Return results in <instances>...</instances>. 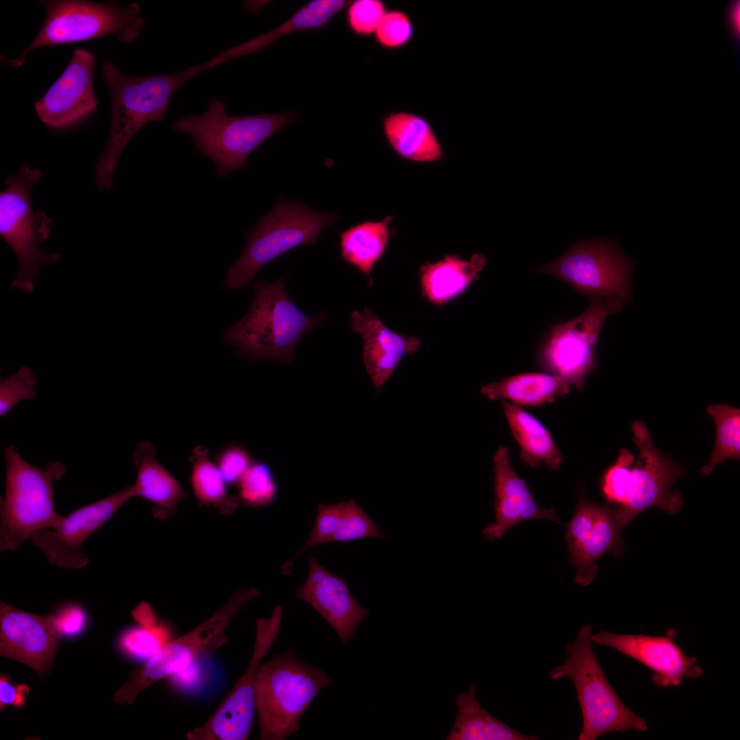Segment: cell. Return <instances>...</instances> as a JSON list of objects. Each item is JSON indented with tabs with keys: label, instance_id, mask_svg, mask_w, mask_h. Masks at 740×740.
Instances as JSON below:
<instances>
[{
	"label": "cell",
	"instance_id": "6da1fadb",
	"mask_svg": "<svg viewBox=\"0 0 740 740\" xmlns=\"http://www.w3.org/2000/svg\"><path fill=\"white\" fill-rule=\"evenodd\" d=\"M230 60L223 51L208 61L171 74L131 75L112 63L102 64L103 79L112 103V121L106 147L96 165L99 190L109 191L112 177L127 143L143 127L164 119L171 97L185 83L199 73Z\"/></svg>",
	"mask_w": 740,
	"mask_h": 740
},
{
	"label": "cell",
	"instance_id": "7a4b0ae2",
	"mask_svg": "<svg viewBox=\"0 0 740 740\" xmlns=\"http://www.w3.org/2000/svg\"><path fill=\"white\" fill-rule=\"evenodd\" d=\"M254 287L251 308L225 329L223 343L236 346V354L251 362L271 359L293 363L299 342L319 327L324 317H311L299 309L286 292L284 276L273 282L257 280Z\"/></svg>",
	"mask_w": 740,
	"mask_h": 740
},
{
	"label": "cell",
	"instance_id": "3957f363",
	"mask_svg": "<svg viewBox=\"0 0 740 740\" xmlns=\"http://www.w3.org/2000/svg\"><path fill=\"white\" fill-rule=\"evenodd\" d=\"M5 493L1 500L0 550L15 551L38 531L54 528L64 516L55 508L53 484L66 469L58 461L44 468L25 460L11 445L4 450Z\"/></svg>",
	"mask_w": 740,
	"mask_h": 740
},
{
	"label": "cell",
	"instance_id": "277c9868",
	"mask_svg": "<svg viewBox=\"0 0 740 740\" xmlns=\"http://www.w3.org/2000/svg\"><path fill=\"white\" fill-rule=\"evenodd\" d=\"M295 121L293 112L232 116L227 114L223 101L212 100L205 112L180 117L172 127L190 136L195 150L210 158L217 175L224 177L244 169L247 158L258 146Z\"/></svg>",
	"mask_w": 740,
	"mask_h": 740
},
{
	"label": "cell",
	"instance_id": "5b68a950",
	"mask_svg": "<svg viewBox=\"0 0 740 740\" xmlns=\"http://www.w3.org/2000/svg\"><path fill=\"white\" fill-rule=\"evenodd\" d=\"M334 682L293 650L274 654L259 667L256 710L260 740H285L299 730V721L318 693Z\"/></svg>",
	"mask_w": 740,
	"mask_h": 740
},
{
	"label": "cell",
	"instance_id": "8992f818",
	"mask_svg": "<svg viewBox=\"0 0 740 740\" xmlns=\"http://www.w3.org/2000/svg\"><path fill=\"white\" fill-rule=\"evenodd\" d=\"M592 629L584 624L573 643H567L565 662L550 672L552 680H571L582 715L579 740H595L613 732L648 730L645 719L622 702L607 680L593 650Z\"/></svg>",
	"mask_w": 740,
	"mask_h": 740
},
{
	"label": "cell",
	"instance_id": "52a82bcc",
	"mask_svg": "<svg viewBox=\"0 0 740 740\" xmlns=\"http://www.w3.org/2000/svg\"><path fill=\"white\" fill-rule=\"evenodd\" d=\"M338 218L336 213L317 212L298 201L280 199L245 233L247 245L227 271L223 287L248 288L260 268L299 246L315 244L321 232Z\"/></svg>",
	"mask_w": 740,
	"mask_h": 740
},
{
	"label": "cell",
	"instance_id": "ba28073f",
	"mask_svg": "<svg viewBox=\"0 0 740 740\" xmlns=\"http://www.w3.org/2000/svg\"><path fill=\"white\" fill-rule=\"evenodd\" d=\"M47 16L37 35L14 58H1L10 65L21 67L27 56L39 47L78 42L115 35L130 44L140 36L144 25L141 7L130 3L125 7L116 2L83 0H42Z\"/></svg>",
	"mask_w": 740,
	"mask_h": 740
},
{
	"label": "cell",
	"instance_id": "9c48e42d",
	"mask_svg": "<svg viewBox=\"0 0 740 740\" xmlns=\"http://www.w3.org/2000/svg\"><path fill=\"white\" fill-rule=\"evenodd\" d=\"M259 595L255 587L236 591L227 602L206 620L180 637L171 640L132 673L114 694L118 704H132L155 682L208 659L227 643L226 632L234 617Z\"/></svg>",
	"mask_w": 740,
	"mask_h": 740
},
{
	"label": "cell",
	"instance_id": "30bf717a",
	"mask_svg": "<svg viewBox=\"0 0 740 740\" xmlns=\"http://www.w3.org/2000/svg\"><path fill=\"white\" fill-rule=\"evenodd\" d=\"M41 173L28 164H23L5 180V188L0 194V234L16 253L19 267L10 287L31 293L34 281L40 266L53 264L61 258L58 253L41 251L38 243L50 232L49 219L41 212H34L31 192Z\"/></svg>",
	"mask_w": 740,
	"mask_h": 740
},
{
	"label": "cell",
	"instance_id": "8fae6325",
	"mask_svg": "<svg viewBox=\"0 0 740 740\" xmlns=\"http://www.w3.org/2000/svg\"><path fill=\"white\" fill-rule=\"evenodd\" d=\"M633 263L614 241L592 239L576 243L555 261L535 271L554 275L578 292L627 304L632 300Z\"/></svg>",
	"mask_w": 740,
	"mask_h": 740
},
{
	"label": "cell",
	"instance_id": "7c38bea8",
	"mask_svg": "<svg viewBox=\"0 0 740 740\" xmlns=\"http://www.w3.org/2000/svg\"><path fill=\"white\" fill-rule=\"evenodd\" d=\"M283 608L277 605L271 616L256 620V639L249 665L221 704L199 726L186 733L188 740H246L256 711V682L260 663L280 632Z\"/></svg>",
	"mask_w": 740,
	"mask_h": 740
},
{
	"label": "cell",
	"instance_id": "4fadbf2b",
	"mask_svg": "<svg viewBox=\"0 0 740 740\" xmlns=\"http://www.w3.org/2000/svg\"><path fill=\"white\" fill-rule=\"evenodd\" d=\"M631 429L639 456L630 469L626 504L616 508L623 528L637 515L651 507L657 506L669 514L678 513L683 506L681 493L678 491L671 492V489L687 472L684 466L654 446L643 421H634Z\"/></svg>",
	"mask_w": 740,
	"mask_h": 740
},
{
	"label": "cell",
	"instance_id": "5bb4252c",
	"mask_svg": "<svg viewBox=\"0 0 740 740\" xmlns=\"http://www.w3.org/2000/svg\"><path fill=\"white\" fill-rule=\"evenodd\" d=\"M622 306L615 300L591 297L589 307L578 317L553 325L541 353L543 367L582 391L586 376L597 367L595 347L602 327Z\"/></svg>",
	"mask_w": 740,
	"mask_h": 740
},
{
	"label": "cell",
	"instance_id": "9a60e30c",
	"mask_svg": "<svg viewBox=\"0 0 740 740\" xmlns=\"http://www.w3.org/2000/svg\"><path fill=\"white\" fill-rule=\"evenodd\" d=\"M622 528L616 508L592 502L584 495L579 497L565 536L577 583L588 586L592 582L598 571L595 562L602 556L624 554Z\"/></svg>",
	"mask_w": 740,
	"mask_h": 740
},
{
	"label": "cell",
	"instance_id": "2e32d148",
	"mask_svg": "<svg viewBox=\"0 0 740 740\" xmlns=\"http://www.w3.org/2000/svg\"><path fill=\"white\" fill-rule=\"evenodd\" d=\"M133 497L132 486L129 485L72 511L64 516L57 527L38 531L33 536L32 542L42 550L51 564L62 569L84 568L89 562L88 556L82 551L85 541Z\"/></svg>",
	"mask_w": 740,
	"mask_h": 740
},
{
	"label": "cell",
	"instance_id": "e0dca14e",
	"mask_svg": "<svg viewBox=\"0 0 740 740\" xmlns=\"http://www.w3.org/2000/svg\"><path fill=\"white\" fill-rule=\"evenodd\" d=\"M676 632L664 636L615 634L602 630L591 635L593 643L610 647L650 669L652 680L661 687L679 686L685 678H698L704 670L695 657L687 656L674 642Z\"/></svg>",
	"mask_w": 740,
	"mask_h": 740
},
{
	"label": "cell",
	"instance_id": "ac0fdd59",
	"mask_svg": "<svg viewBox=\"0 0 740 740\" xmlns=\"http://www.w3.org/2000/svg\"><path fill=\"white\" fill-rule=\"evenodd\" d=\"M95 58L77 48L60 76L34 104L40 120L47 126L63 128L92 113L98 101L93 89Z\"/></svg>",
	"mask_w": 740,
	"mask_h": 740
},
{
	"label": "cell",
	"instance_id": "d6986e66",
	"mask_svg": "<svg viewBox=\"0 0 740 740\" xmlns=\"http://www.w3.org/2000/svg\"><path fill=\"white\" fill-rule=\"evenodd\" d=\"M62 638L49 614H34L0 602L1 656L42 676L53 666Z\"/></svg>",
	"mask_w": 740,
	"mask_h": 740
},
{
	"label": "cell",
	"instance_id": "ffe728a7",
	"mask_svg": "<svg viewBox=\"0 0 740 740\" xmlns=\"http://www.w3.org/2000/svg\"><path fill=\"white\" fill-rule=\"evenodd\" d=\"M308 562V577L296 595L318 612L345 645L355 638L358 625L369 611L357 602L343 578L328 571L311 555Z\"/></svg>",
	"mask_w": 740,
	"mask_h": 740
},
{
	"label": "cell",
	"instance_id": "44dd1931",
	"mask_svg": "<svg viewBox=\"0 0 740 740\" xmlns=\"http://www.w3.org/2000/svg\"><path fill=\"white\" fill-rule=\"evenodd\" d=\"M493 462L495 520L483 530L485 539H500L510 528L530 519L560 523L554 509L543 508L534 499L526 482L513 469L507 447L500 446Z\"/></svg>",
	"mask_w": 740,
	"mask_h": 740
},
{
	"label": "cell",
	"instance_id": "7402d4cb",
	"mask_svg": "<svg viewBox=\"0 0 740 740\" xmlns=\"http://www.w3.org/2000/svg\"><path fill=\"white\" fill-rule=\"evenodd\" d=\"M350 327L362 337L365 366L376 391L386 384L402 358L420 347L417 337L393 331L368 307L352 312Z\"/></svg>",
	"mask_w": 740,
	"mask_h": 740
},
{
	"label": "cell",
	"instance_id": "603a6c76",
	"mask_svg": "<svg viewBox=\"0 0 740 740\" xmlns=\"http://www.w3.org/2000/svg\"><path fill=\"white\" fill-rule=\"evenodd\" d=\"M132 462L137 476L132 490L153 504L152 515L160 520L173 515L179 504L188 497L175 477L156 458L154 445L147 440L139 442L134 449Z\"/></svg>",
	"mask_w": 740,
	"mask_h": 740
},
{
	"label": "cell",
	"instance_id": "cb8c5ba5",
	"mask_svg": "<svg viewBox=\"0 0 740 740\" xmlns=\"http://www.w3.org/2000/svg\"><path fill=\"white\" fill-rule=\"evenodd\" d=\"M367 537L383 538L384 536L354 499L332 505L321 504L310 534L292 561L306 550L319 544Z\"/></svg>",
	"mask_w": 740,
	"mask_h": 740
},
{
	"label": "cell",
	"instance_id": "d4e9b609",
	"mask_svg": "<svg viewBox=\"0 0 740 740\" xmlns=\"http://www.w3.org/2000/svg\"><path fill=\"white\" fill-rule=\"evenodd\" d=\"M384 137L399 157L415 162H433L443 156L441 143L429 121L412 112L387 113L382 119Z\"/></svg>",
	"mask_w": 740,
	"mask_h": 740
},
{
	"label": "cell",
	"instance_id": "484cf974",
	"mask_svg": "<svg viewBox=\"0 0 740 740\" xmlns=\"http://www.w3.org/2000/svg\"><path fill=\"white\" fill-rule=\"evenodd\" d=\"M486 264L487 260L480 254H473L469 260L450 254L426 263L420 267L422 293L432 304L443 306L461 295Z\"/></svg>",
	"mask_w": 740,
	"mask_h": 740
},
{
	"label": "cell",
	"instance_id": "4316f807",
	"mask_svg": "<svg viewBox=\"0 0 740 740\" xmlns=\"http://www.w3.org/2000/svg\"><path fill=\"white\" fill-rule=\"evenodd\" d=\"M502 405L512 434L521 447V461L531 468L543 464L550 470H558L563 454L545 426L521 406L506 400Z\"/></svg>",
	"mask_w": 740,
	"mask_h": 740
},
{
	"label": "cell",
	"instance_id": "83f0119b",
	"mask_svg": "<svg viewBox=\"0 0 740 740\" xmlns=\"http://www.w3.org/2000/svg\"><path fill=\"white\" fill-rule=\"evenodd\" d=\"M571 382L561 376L527 373L483 386L481 393L491 401L509 400L519 406H539L569 393Z\"/></svg>",
	"mask_w": 740,
	"mask_h": 740
},
{
	"label": "cell",
	"instance_id": "f1b7e54d",
	"mask_svg": "<svg viewBox=\"0 0 740 740\" xmlns=\"http://www.w3.org/2000/svg\"><path fill=\"white\" fill-rule=\"evenodd\" d=\"M457 713L447 740H536L538 736L521 733L486 711L476 696V683L469 691L458 693Z\"/></svg>",
	"mask_w": 740,
	"mask_h": 740
},
{
	"label": "cell",
	"instance_id": "f546056e",
	"mask_svg": "<svg viewBox=\"0 0 740 740\" xmlns=\"http://www.w3.org/2000/svg\"><path fill=\"white\" fill-rule=\"evenodd\" d=\"M393 217L380 221H365L340 232L338 246L341 258L367 275L382 258L392 234L390 227Z\"/></svg>",
	"mask_w": 740,
	"mask_h": 740
},
{
	"label": "cell",
	"instance_id": "4dcf8cb0",
	"mask_svg": "<svg viewBox=\"0 0 740 740\" xmlns=\"http://www.w3.org/2000/svg\"><path fill=\"white\" fill-rule=\"evenodd\" d=\"M350 2L345 0L310 1L275 29L234 47V51L238 57L242 56L262 49L288 34L322 28Z\"/></svg>",
	"mask_w": 740,
	"mask_h": 740
},
{
	"label": "cell",
	"instance_id": "1f68e13d",
	"mask_svg": "<svg viewBox=\"0 0 740 740\" xmlns=\"http://www.w3.org/2000/svg\"><path fill=\"white\" fill-rule=\"evenodd\" d=\"M189 460L190 485L199 504L213 506L223 514L235 512L239 498L228 493V485L214 462L210 460L209 449L204 445H197Z\"/></svg>",
	"mask_w": 740,
	"mask_h": 740
},
{
	"label": "cell",
	"instance_id": "d6a6232c",
	"mask_svg": "<svg viewBox=\"0 0 740 740\" xmlns=\"http://www.w3.org/2000/svg\"><path fill=\"white\" fill-rule=\"evenodd\" d=\"M133 616L139 625L125 631L120 638V645L130 656L147 661L173 640L171 630L167 624L158 621L147 603L139 605Z\"/></svg>",
	"mask_w": 740,
	"mask_h": 740
},
{
	"label": "cell",
	"instance_id": "836d02e7",
	"mask_svg": "<svg viewBox=\"0 0 740 740\" xmlns=\"http://www.w3.org/2000/svg\"><path fill=\"white\" fill-rule=\"evenodd\" d=\"M706 411L714 420L716 436L709 460L700 470L704 476L724 460L740 458V410L728 404H716L708 406Z\"/></svg>",
	"mask_w": 740,
	"mask_h": 740
},
{
	"label": "cell",
	"instance_id": "e575fe53",
	"mask_svg": "<svg viewBox=\"0 0 740 740\" xmlns=\"http://www.w3.org/2000/svg\"><path fill=\"white\" fill-rule=\"evenodd\" d=\"M237 486L239 500L254 508L271 505L278 493V484L271 468L260 460H254Z\"/></svg>",
	"mask_w": 740,
	"mask_h": 740
},
{
	"label": "cell",
	"instance_id": "d590c367",
	"mask_svg": "<svg viewBox=\"0 0 740 740\" xmlns=\"http://www.w3.org/2000/svg\"><path fill=\"white\" fill-rule=\"evenodd\" d=\"M415 27L412 19L405 11L387 9L373 37L376 45L386 50L404 48L412 40Z\"/></svg>",
	"mask_w": 740,
	"mask_h": 740
},
{
	"label": "cell",
	"instance_id": "8d00e7d4",
	"mask_svg": "<svg viewBox=\"0 0 740 740\" xmlns=\"http://www.w3.org/2000/svg\"><path fill=\"white\" fill-rule=\"evenodd\" d=\"M387 9L381 0L351 1L345 9L347 28L358 37L373 36Z\"/></svg>",
	"mask_w": 740,
	"mask_h": 740
},
{
	"label": "cell",
	"instance_id": "74e56055",
	"mask_svg": "<svg viewBox=\"0 0 740 740\" xmlns=\"http://www.w3.org/2000/svg\"><path fill=\"white\" fill-rule=\"evenodd\" d=\"M634 454L626 448H620L615 462L604 472L600 480L602 493L607 502L623 506L627 499V485Z\"/></svg>",
	"mask_w": 740,
	"mask_h": 740
},
{
	"label": "cell",
	"instance_id": "f35d334b",
	"mask_svg": "<svg viewBox=\"0 0 740 740\" xmlns=\"http://www.w3.org/2000/svg\"><path fill=\"white\" fill-rule=\"evenodd\" d=\"M37 393L36 375L27 367L0 380V415L5 417L18 403L34 399Z\"/></svg>",
	"mask_w": 740,
	"mask_h": 740
},
{
	"label": "cell",
	"instance_id": "ab89813d",
	"mask_svg": "<svg viewBox=\"0 0 740 740\" xmlns=\"http://www.w3.org/2000/svg\"><path fill=\"white\" fill-rule=\"evenodd\" d=\"M253 462L248 451L238 443L225 447L214 460L224 480L230 486L238 484Z\"/></svg>",
	"mask_w": 740,
	"mask_h": 740
},
{
	"label": "cell",
	"instance_id": "60d3db41",
	"mask_svg": "<svg viewBox=\"0 0 740 740\" xmlns=\"http://www.w3.org/2000/svg\"><path fill=\"white\" fill-rule=\"evenodd\" d=\"M49 615L62 637L79 634L86 627L88 620L85 609L73 602L59 606Z\"/></svg>",
	"mask_w": 740,
	"mask_h": 740
},
{
	"label": "cell",
	"instance_id": "b9f144b4",
	"mask_svg": "<svg viewBox=\"0 0 740 740\" xmlns=\"http://www.w3.org/2000/svg\"><path fill=\"white\" fill-rule=\"evenodd\" d=\"M29 691L25 684L14 685L9 678L1 675L0 678V708L2 711L6 706L20 708L25 702V695Z\"/></svg>",
	"mask_w": 740,
	"mask_h": 740
},
{
	"label": "cell",
	"instance_id": "7bdbcfd3",
	"mask_svg": "<svg viewBox=\"0 0 740 740\" xmlns=\"http://www.w3.org/2000/svg\"><path fill=\"white\" fill-rule=\"evenodd\" d=\"M730 19L735 31L737 34V31L739 30V7H737V5H735L731 9Z\"/></svg>",
	"mask_w": 740,
	"mask_h": 740
}]
</instances>
